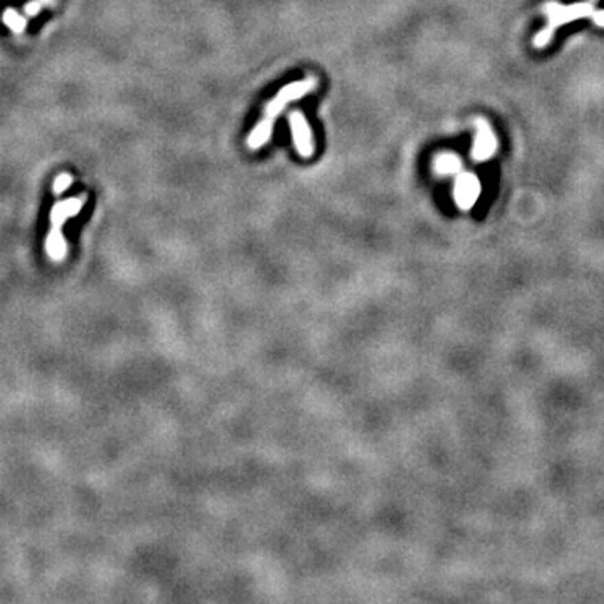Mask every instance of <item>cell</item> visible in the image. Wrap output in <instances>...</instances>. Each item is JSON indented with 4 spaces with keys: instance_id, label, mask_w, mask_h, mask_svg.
<instances>
[{
    "instance_id": "1",
    "label": "cell",
    "mask_w": 604,
    "mask_h": 604,
    "mask_svg": "<svg viewBox=\"0 0 604 604\" xmlns=\"http://www.w3.org/2000/svg\"><path fill=\"white\" fill-rule=\"evenodd\" d=\"M596 5V0H586V2H581V3H574V5H559L556 2H549L544 5L546 15H547V25L544 30L537 34L534 37V45L535 47H544L550 43L552 39L554 32L556 29L559 27L562 24H568V22L576 21V19H583V17H590L594 21L596 15H598L599 10L594 9Z\"/></svg>"
},
{
    "instance_id": "2",
    "label": "cell",
    "mask_w": 604,
    "mask_h": 604,
    "mask_svg": "<svg viewBox=\"0 0 604 604\" xmlns=\"http://www.w3.org/2000/svg\"><path fill=\"white\" fill-rule=\"evenodd\" d=\"M86 203V195L74 197V199L60 200L52 207L51 210V232L47 235V242H45V249H47L49 257L52 260L60 262L64 259L67 252L66 241H64L60 229H63L64 223L67 220L72 219L74 215H78L82 210Z\"/></svg>"
},
{
    "instance_id": "3",
    "label": "cell",
    "mask_w": 604,
    "mask_h": 604,
    "mask_svg": "<svg viewBox=\"0 0 604 604\" xmlns=\"http://www.w3.org/2000/svg\"><path fill=\"white\" fill-rule=\"evenodd\" d=\"M317 87V79L316 78H306L302 81H294L291 85L284 86L282 89H279V93L273 96L267 104L264 106V116L276 120L280 113L284 111V108L292 101L302 100L304 96H307L309 93H313Z\"/></svg>"
},
{
    "instance_id": "4",
    "label": "cell",
    "mask_w": 604,
    "mask_h": 604,
    "mask_svg": "<svg viewBox=\"0 0 604 604\" xmlns=\"http://www.w3.org/2000/svg\"><path fill=\"white\" fill-rule=\"evenodd\" d=\"M289 126H291L292 142L295 150L302 158H311L314 155V139L313 130L307 123L306 116L301 111H292L289 115Z\"/></svg>"
},
{
    "instance_id": "5",
    "label": "cell",
    "mask_w": 604,
    "mask_h": 604,
    "mask_svg": "<svg viewBox=\"0 0 604 604\" xmlns=\"http://www.w3.org/2000/svg\"><path fill=\"white\" fill-rule=\"evenodd\" d=\"M495 138H493L492 131L485 123L478 121V135L475 138V144H473V158L477 159H484L490 157L495 150Z\"/></svg>"
},
{
    "instance_id": "6",
    "label": "cell",
    "mask_w": 604,
    "mask_h": 604,
    "mask_svg": "<svg viewBox=\"0 0 604 604\" xmlns=\"http://www.w3.org/2000/svg\"><path fill=\"white\" fill-rule=\"evenodd\" d=\"M273 133V120L271 118H262V121L257 123V126L250 131L249 138H247V144H249L250 150H259L264 146L269 139L272 138Z\"/></svg>"
},
{
    "instance_id": "7",
    "label": "cell",
    "mask_w": 604,
    "mask_h": 604,
    "mask_svg": "<svg viewBox=\"0 0 604 604\" xmlns=\"http://www.w3.org/2000/svg\"><path fill=\"white\" fill-rule=\"evenodd\" d=\"M478 195V183L473 177H462L458 180L457 192H455V199H457L458 205L463 208H469L473 203L475 199Z\"/></svg>"
},
{
    "instance_id": "8",
    "label": "cell",
    "mask_w": 604,
    "mask_h": 604,
    "mask_svg": "<svg viewBox=\"0 0 604 604\" xmlns=\"http://www.w3.org/2000/svg\"><path fill=\"white\" fill-rule=\"evenodd\" d=\"M3 22H5V24L17 34L22 32L25 25H27V19L21 17V15H19L17 12H14L12 9L5 10V15H3Z\"/></svg>"
},
{
    "instance_id": "9",
    "label": "cell",
    "mask_w": 604,
    "mask_h": 604,
    "mask_svg": "<svg viewBox=\"0 0 604 604\" xmlns=\"http://www.w3.org/2000/svg\"><path fill=\"white\" fill-rule=\"evenodd\" d=\"M435 166L440 173H454L458 168V159L451 157V155H443V157L436 159Z\"/></svg>"
},
{
    "instance_id": "10",
    "label": "cell",
    "mask_w": 604,
    "mask_h": 604,
    "mask_svg": "<svg viewBox=\"0 0 604 604\" xmlns=\"http://www.w3.org/2000/svg\"><path fill=\"white\" fill-rule=\"evenodd\" d=\"M72 185V177L69 173H60L58 178H56V181L54 183H52V193H54V195H60V193L63 192H66L67 188H69Z\"/></svg>"
}]
</instances>
